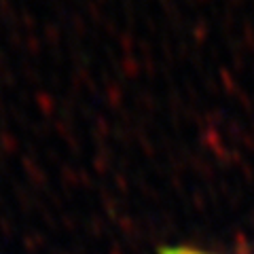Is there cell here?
I'll use <instances>...</instances> for the list:
<instances>
[{
	"instance_id": "6da1fadb",
	"label": "cell",
	"mask_w": 254,
	"mask_h": 254,
	"mask_svg": "<svg viewBox=\"0 0 254 254\" xmlns=\"http://www.w3.org/2000/svg\"><path fill=\"white\" fill-rule=\"evenodd\" d=\"M161 254H210V252H201L189 246H172V248H161Z\"/></svg>"
}]
</instances>
